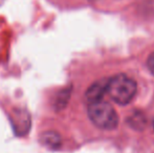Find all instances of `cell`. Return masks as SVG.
<instances>
[{
  "label": "cell",
  "mask_w": 154,
  "mask_h": 153,
  "mask_svg": "<svg viewBox=\"0 0 154 153\" xmlns=\"http://www.w3.org/2000/svg\"><path fill=\"white\" fill-rule=\"evenodd\" d=\"M108 80L102 79L100 81H97L87 89L85 93V99L88 103L97 102V101L103 100L104 94L107 92Z\"/></svg>",
  "instance_id": "3957f363"
},
{
  "label": "cell",
  "mask_w": 154,
  "mask_h": 153,
  "mask_svg": "<svg viewBox=\"0 0 154 153\" xmlns=\"http://www.w3.org/2000/svg\"><path fill=\"white\" fill-rule=\"evenodd\" d=\"M127 123L132 128L142 130L146 125V116L140 111H133L129 118H127Z\"/></svg>",
  "instance_id": "5b68a950"
},
{
  "label": "cell",
  "mask_w": 154,
  "mask_h": 153,
  "mask_svg": "<svg viewBox=\"0 0 154 153\" xmlns=\"http://www.w3.org/2000/svg\"><path fill=\"white\" fill-rule=\"evenodd\" d=\"M87 112L90 121L101 129L111 130L119 124V118L114 108L103 100L88 103Z\"/></svg>",
  "instance_id": "7a4b0ae2"
},
{
  "label": "cell",
  "mask_w": 154,
  "mask_h": 153,
  "mask_svg": "<svg viewBox=\"0 0 154 153\" xmlns=\"http://www.w3.org/2000/svg\"><path fill=\"white\" fill-rule=\"evenodd\" d=\"M136 89L135 81L124 74L116 75L108 80L107 92L118 104H128L134 98Z\"/></svg>",
  "instance_id": "6da1fadb"
},
{
  "label": "cell",
  "mask_w": 154,
  "mask_h": 153,
  "mask_svg": "<svg viewBox=\"0 0 154 153\" xmlns=\"http://www.w3.org/2000/svg\"><path fill=\"white\" fill-rule=\"evenodd\" d=\"M153 128H154V122H153Z\"/></svg>",
  "instance_id": "52a82bcc"
},
{
  "label": "cell",
  "mask_w": 154,
  "mask_h": 153,
  "mask_svg": "<svg viewBox=\"0 0 154 153\" xmlns=\"http://www.w3.org/2000/svg\"><path fill=\"white\" fill-rule=\"evenodd\" d=\"M147 66H148V68L151 72V74L154 75V53L152 54V55L149 56L148 60H147Z\"/></svg>",
  "instance_id": "8992f818"
},
{
  "label": "cell",
  "mask_w": 154,
  "mask_h": 153,
  "mask_svg": "<svg viewBox=\"0 0 154 153\" xmlns=\"http://www.w3.org/2000/svg\"><path fill=\"white\" fill-rule=\"evenodd\" d=\"M41 142L49 149H57L61 145V137L54 131H46L41 135Z\"/></svg>",
  "instance_id": "277c9868"
}]
</instances>
